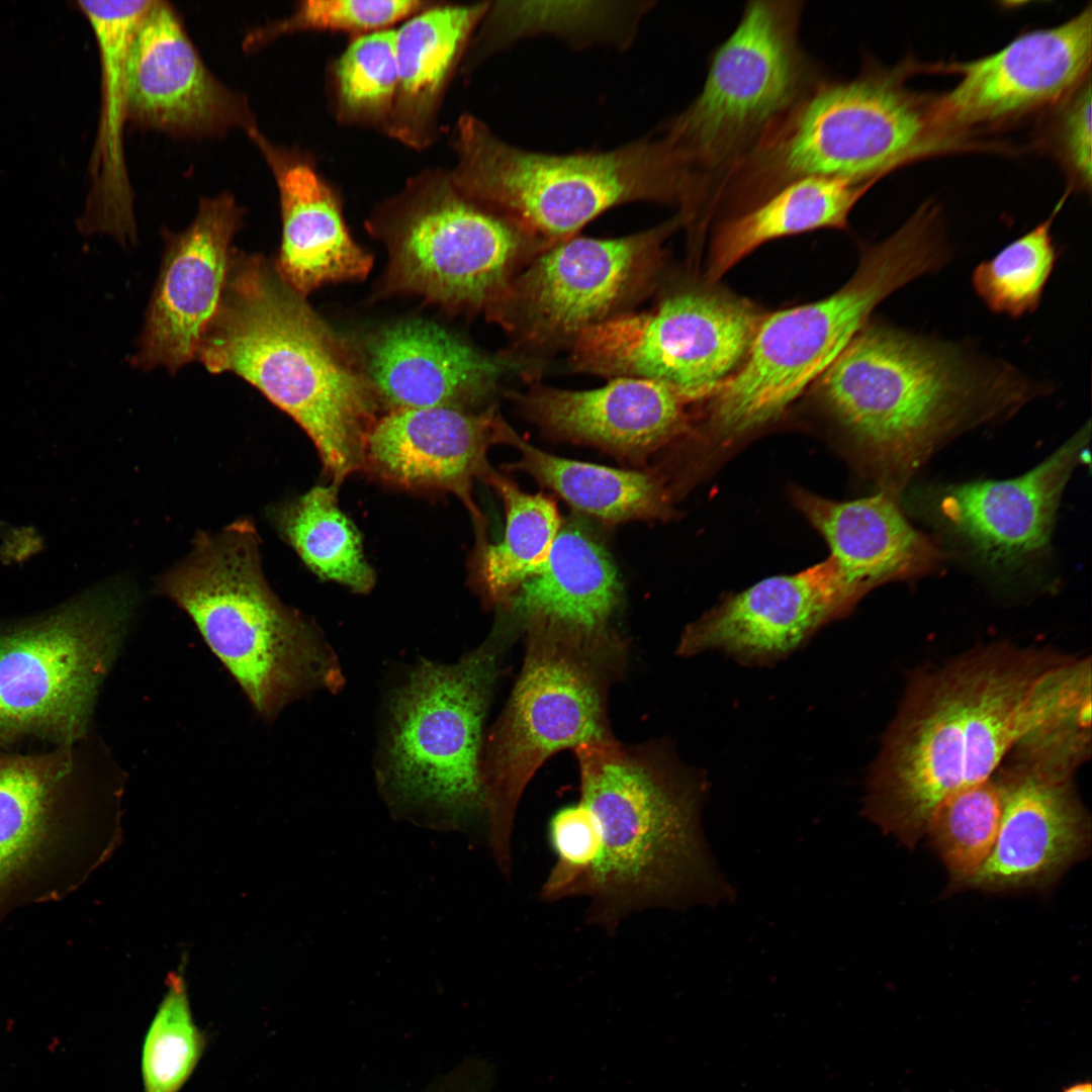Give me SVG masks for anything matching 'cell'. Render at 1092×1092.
<instances>
[{
    "mask_svg": "<svg viewBox=\"0 0 1092 1092\" xmlns=\"http://www.w3.org/2000/svg\"><path fill=\"white\" fill-rule=\"evenodd\" d=\"M234 373L304 430L339 486L362 469L378 397L344 343L258 254L233 251L197 358Z\"/></svg>",
    "mask_w": 1092,
    "mask_h": 1092,
    "instance_id": "cell-4",
    "label": "cell"
},
{
    "mask_svg": "<svg viewBox=\"0 0 1092 1092\" xmlns=\"http://www.w3.org/2000/svg\"><path fill=\"white\" fill-rule=\"evenodd\" d=\"M1003 810L1000 784L993 775L944 800L926 832L957 886L965 885L989 857Z\"/></svg>",
    "mask_w": 1092,
    "mask_h": 1092,
    "instance_id": "cell-36",
    "label": "cell"
},
{
    "mask_svg": "<svg viewBox=\"0 0 1092 1092\" xmlns=\"http://www.w3.org/2000/svg\"><path fill=\"white\" fill-rule=\"evenodd\" d=\"M339 486H314L272 510L271 518L303 562L323 579L365 594L375 573L367 562L359 532L338 503Z\"/></svg>",
    "mask_w": 1092,
    "mask_h": 1092,
    "instance_id": "cell-34",
    "label": "cell"
},
{
    "mask_svg": "<svg viewBox=\"0 0 1092 1092\" xmlns=\"http://www.w3.org/2000/svg\"><path fill=\"white\" fill-rule=\"evenodd\" d=\"M801 1H749L713 53L700 94L661 129L685 186L680 213L703 224L733 172L825 75L801 47Z\"/></svg>",
    "mask_w": 1092,
    "mask_h": 1092,
    "instance_id": "cell-7",
    "label": "cell"
},
{
    "mask_svg": "<svg viewBox=\"0 0 1092 1092\" xmlns=\"http://www.w3.org/2000/svg\"><path fill=\"white\" fill-rule=\"evenodd\" d=\"M851 608L830 556L803 571L765 578L725 599L687 626L677 654L718 650L745 665H769Z\"/></svg>",
    "mask_w": 1092,
    "mask_h": 1092,
    "instance_id": "cell-20",
    "label": "cell"
},
{
    "mask_svg": "<svg viewBox=\"0 0 1092 1092\" xmlns=\"http://www.w3.org/2000/svg\"><path fill=\"white\" fill-rule=\"evenodd\" d=\"M127 121L178 138L256 128L243 95L206 67L178 13L152 1L131 41L126 66Z\"/></svg>",
    "mask_w": 1092,
    "mask_h": 1092,
    "instance_id": "cell-18",
    "label": "cell"
},
{
    "mask_svg": "<svg viewBox=\"0 0 1092 1092\" xmlns=\"http://www.w3.org/2000/svg\"><path fill=\"white\" fill-rule=\"evenodd\" d=\"M580 802L602 849L579 896L586 921L608 932L649 909L713 906L734 897L700 823L706 782L661 744L615 738L574 749Z\"/></svg>",
    "mask_w": 1092,
    "mask_h": 1092,
    "instance_id": "cell-3",
    "label": "cell"
},
{
    "mask_svg": "<svg viewBox=\"0 0 1092 1092\" xmlns=\"http://www.w3.org/2000/svg\"><path fill=\"white\" fill-rule=\"evenodd\" d=\"M793 497L830 546L852 607L873 587L928 573L941 561L940 549L907 522L892 493L836 502L796 489Z\"/></svg>",
    "mask_w": 1092,
    "mask_h": 1092,
    "instance_id": "cell-27",
    "label": "cell"
},
{
    "mask_svg": "<svg viewBox=\"0 0 1092 1092\" xmlns=\"http://www.w3.org/2000/svg\"><path fill=\"white\" fill-rule=\"evenodd\" d=\"M499 2L489 5L503 41L536 34H553L572 42L630 43L647 2Z\"/></svg>",
    "mask_w": 1092,
    "mask_h": 1092,
    "instance_id": "cell-35",
    "label": "cell"
},
{
    "mask_svg": "<svg viewBox=\"0 0 1092 1092\" xmlns=\"http://www.w3.org/2000/svg\"><path fill=\"white\" fill-rule=\"evenodd\" d=\"M527 633L523 667L483 742L481 779L489 817L488 850L513 866L512 835L521 797L553 754L614 739L608 692L623 670L625 646L614 630H583L540 619Z\"/></svg>",
    "mask_w": 1092,
    "mask_h": 1092,
    "instance_id": "cell-8",
    "label": "cell"
},
{
    "mask_svg": "<svg viewBox=\"0 0 1092 1092\" xmlns=\"http://www.w3.org/2000/svg\"><path fill=\"white\" fill-rule=\"evenodd\" d=\"M819 380L825 404L894 495L949 438L1037 392L1009 364L882 324H867Z\"/></svg>",
    "mask_w": 1092,
    "mask_h": 1092,
    "instance_id": "cell-2",
    "label": "cell"
},
{
    "mask_svg": "<svg viewBox=\"0 0 1092 1092\" xmlns=\"http://www.w3.org/2000/svg\"><path fill=\"white\" fill-rule=\"evenodd\" d=\"M416 0H306L286 18L252 31L244 41L247 50L258 49L286 33L324 30L354 32L359 35L388 29L390 25L424 9Z\"/></svg>",
    "mask_w": 1092,
    "mask_h": 1092,
    "instance_id": "cell-40",
    "label": "cell"
},
{
    "mask_svg": "<svg viewBox=\"0 0 1092 1092\" xmlns=\"http://www.w3.org/2000/svg\"><path fill=\"white\" fill-rule=\"evenodd\" d=\"M1057 211L973 271V288L993 312L1020 317L1038 307L1059 256L1051 233Z\"/></svg>",
    "mask_w": 1092,
    "mask_h": 1092,
    "instance_id": "cell-37",
    "label": "cell"
},
{
    "mask_svg": "<svg viewBox=\"0 0 1092 1092\" xmlns=\"http://www.w3.org/2000/svg\"><path fill=\"white\" fill-rule=\"evenodd\" d=\"M679 214L615 239L571 238L544 250L520 275L492 320L523 344L550 347L623 313L652 283Z\"/></svg>",
    "mask_w": 1092,
    "mask_h": 1092,
    "instance_id": "cell-16",
    "label": "cell"
},
{
    "mask_svg": "<svg viewBox=\"0 0 1092 1092\" xmlns=\"http://www.w3.org/2000/svg\"><path fill=\"white\" fill-rule=\"evenodd\" d=\"M518 631L502 616L487 639L456 662L422 659L392 690L376 780L395 817L458 830L488 846L483 724Z\"/></svg>",
    "mask_w": 1092,
    "mask_h": 1092,
    "instance_id": "cell-5",
    "label": "cell"
},
{
    "mask_svg": "<svg viewBox=\"0 0 1092 1092\" xmlns=\"http://www.w3.org/2000/svg\"><path fill=\"white\" fill-rule=\"evenodd\" d=\"M763 316L750 303L686 291L640 313H621L571 343L573 370L665 383L690 403L713 396L744 361Z\"/></svg>",
    "mask_w": 1092,
    "mask_h": 1092,
    "instance_id": "cell-15",
    "label": "cell"
},
{
    "mask_svg": "<svg viewBox=\"0 0 1092 1092\" xmlns=\"http://www.w3.org/2000/svg\"><path fill=\"white\" fill-rule=\"evenodd\" d=\"M512 396L547 436L596 446L637 465L688 429L690 402L651 379L616 377L588 390L536 386Z\"/></svg>",
    "mask_w": 1092,
    "mask_h": 1092,
    "instance_id": "cell-24",
    "label": "cell"
},
{
    "mask_svg": "<svg viewBox=\"0 0 1092 1092\" xmlns=\"http://www.w3.org/2000/svg\"><path fill=\"white\" fill-rule=\"evenodd\" d=\"M1060 147L1071 172L1085 186L1091 183V86L1078 88L1061 120Z\"/></svg>",
    "mask_w": 1092,
    "mask_h": 1092,
    "instance_id": "cell-42",
    "label": "cell"
},
{
    "mask_svg": "<svg viewBox=\"0 0 1092 1092\" xmlns=\"http://www.w3.org/2000/svg\"><path fill=\"white\" fill-rule=\"evenodd\" d=\"M339 102L352 117L388 120L397 87L395 30L358 35L335 67Z\"/></svg>",
    "mask_w": 1092,
    "mask_h": 1092,
    "instance_id": "cell-39",
    "label": "cell"
},
{
    "mask_svg": "<svg viewBox=\"0 0 1092 1092\" xmlns=\"http://www.w3.org/2000/svg\"><path fill=\"white\" fill-rule=\"evenodd\" d=\"M387 247L384 290L491 317L524 251L545 248L463 193L451 177L418 178L371 219Z\"/></svg>",
    "mask_w": 1092,
    "mask_h": 1092,
    "instance_id": "cell-12",
    "label": "cell"
},
{
    "mask_svg": "<svg viewBox=\"0 0 1092 1092\" xmlns=\"http://www.w3.org/2000/svg\"><path fill=\"white\" fill-rule=\"evenodd\" d=\"M873 184L835 178L790 183L759 203L726 217L714 236L707 278L716 282L761 245L819 229H843Z\"/></svg>",
    "mask_w": 1092,
    "mask_h": 1092,
    "instance_id": "cell-30",
    "label": "cell"
},
{
    "mask_svg": "<svg viewBox=\"0 0 1092 1092\" xmlns=\"http://www.w3.org/2000/svg\"><path fill=\"white\" fill-rule=\"evenodd\" d=\"M247 134L278 188L282 240L274 268L282 281L305 297L325 284L365 279L373 257L353 240L338 197L314 166L274 146L257 127Z\"/></svg>",
    "mask_w": 1092,
    "mask_h": 1092,
    "instance_id": "cell-26",
    "label": "cell"
},
{
    "mask_svg": "<svg viewBox=\"0 0 1092 1092\" xmlns=\"http://www.w3.org/2000/svg\"><path fill=\"white\" fill-rule=\"evenodd\" d=\"M193 621L256 713L274 720L312 692H337L344 677L322 632L270 588L250 519L196 534L190 553L157 581Z\"/></svg>",
    "mask_w": 1092,
    "mask_h": 1092,
    "instance_id": "cell-6",
    "label": "cell"
},
{
    "mask_svg": "<svg viewBox=\"0 0 1092 1092\" xmlns=\"http://www.w3.org/2000/svg\"><path fill=\"white\" fill-rule=\"evenodd\" d=\"M152 0L78 1L99 50L102 111L92 160L94 186L89 201L108 213L132 208L123 160L122 132L127 122L126 66L134 32Z\"/></svg>",
    "mask_w": 1092,
    "mask_h": 1092,
    "instance_id": "cell-31",
    "label": "cell"
},
{
    "mask_svg": "<svg viewBox=\"0 0 1092 1092\" xmlns=\"http://www.w3.org/2000/svg\"><path fill=\"white\" fill-rule=\"evenodd\" d=\"M623 586L604 545L584 527H561L546 565L500 607L519 627L540 619L583 630L610 629ZM521 629V628H520Z\"/></svg>",
    "mask_w": 1092,
    "mask_h": 1092,
    "instance_id": "cell-28",
    "label": "cell"
},
{
    "mask_svg": "<svg viewBox=\"0 0 1092 1092\" xmlns=\"http://www.w3.org/2000/svg\"><path fill=\"white\" fill-rule=\"evenodd\" d=\"M500 444L520 452L509 470L523 471L570 506L609 524L664 519L670 499L655 474L558 457L532 446L507 423Z\"/></svg>",
    "mask_w": 1092,
    "mask_h": 1092,
    "instance_id": "cell-32",
    "label": "cell"
},
{
    "mask_svg": "<svg viewBox=\"0 0 1092 1092\" xmlns=\"http://www.w3.org/2000/svg\"><path fill=\"white\" fill-rule=\"evenodd\" d=\"M483 480L503 499L506 527L500 542L477 550V584L486 603L503 607L546 565L562 522L556 504L543 493H527L492 468Z\"/></svg>",
    "mask_w": 1092,
    "mask_h": 1092,
    "instance_id": "cell-33",
    "label": "cell"
},
{
    "mask_svg": "<svg viewBox=\"0 0 1092 1092\" xmlns=\"http://www.w3.org/2000/svg\"><path fill=\"white\" fill-rule=\"evenodd\" d=\"M519 363L485 355L446 329L422 320L375 334L365 373L390 410L454 407L483 401Z\"/></svg>",
    "mask_w": 1092,
    "mask_h": 1092,
    "instance_id": "cell-25",
    "label": "cell"
},
{
    "mask_svg": "<svg viewBox=\"0 0 1092 1092\" xmlns=\"http://www.w3.org/2000/svg\"><path fill=\"white\" fill-rule=\"evenodd\" d=\"M548 840L555 862L542 885L540 898L553 902L578 897L601 854L596 817L581 802L559 809L549 821Z\"/></svg>",
    "mask_w": 1092,
    "mask_h": 1092,
    "instance_id": "cell-41",
    "label": "cell"
},
{
    "mask_svg": "<svg viewBox=\"0 0 1092 1092\" xmlns=\"http://www.w3.org/2000/svg\"><path fill=\"white\" fill-rule=\"evenodd\" d=\"M491 1082L475 1065L459 1061L413 1092H491Z\"/></svg>",
    "mask_w": 1092,
    "mask_h": 1092,
    "instance_id": "cell-43",
    "label": "cell"
},
{
    "mask_svg": "<svg viewBox=\"0 0 1092 1092\" xmlns=\"http://www.w3.org/2000/svg\"><path fill=\"white\" fill-rule=\"evenodd\" d=\"M135 602L111 582L0 633V741L38 734L71 747L83 735Z\"/></svg>",
    "mask_w": 1092,
    "mask_h": 1092,
    "instance_id": "cell-13",
    "label": "cell"
},
{
    "mask_svg": "<svg viewBox=\"0 0 1092 1092\" xmlns=\"http://www.w3.org/2000/svg\"><path fill=\"white\" fill-rule=\"evenodd\" d=\"M1003 810L994 847L965 884L987 890L1043 887L1080 857L1089 821L1073 774L1007 754L995 771Z\"/></svg>",
    "mask_w": 1092,
    "mask_h": 1092,
    "instance_id": "cell-19",
    "label": "cell"
},
{
    "mask_svg": "<svg viewBox=\"0 0 1092 1092\" xmlns=\"http://www.w3.org/2000/svg\"><path fill=\"white\" fill-rule=\"evenodd\" d=\"M196 1024L184 981L171 976L168 991L144 1036L141 1075L144 1092H180L207 1046Z\"/></svg>",
    "mask_w": 1092,
    "mask_h": 1092,
    "instance_id": "cell-38",
    "label": "cell"
},
{
    "mask_svg": "<svg viewBox=\"0 0 1092 1092\" xmlns=\"http://www.w3.org/2000/svg\"><path fill=\"white\" fill-rule=\"evenodd\" d=\"M1070 658L1000 643L913 676L871 770L866 815L913 847L944 800L991 778L1044 718Z\"/></svg>",
    "mask_w": 1092,
    "mask_h": 1092,
    "instance_id": "cell-1",
    "label": "cell"
},
{
    "mask_svg": "<svg viewBox=\"0 0 1092 1092\" xmlns=\"http://www.w3.org/2000/svg\"><path fill=\"white\" fill-rule=\"evenodd\" d=\"M930 114L897 72L869 67L851 80L818 81L767 131L723 186L715 212L727 217L798 180L873 184L931 151Z\"/></svg>",
    "mask_w": 1092,
    "mask_h": 1092,
    "instance_id": "cell-11",
    "label": "cell"
},
{
    "mask_svg": "<svg viewBox=\"0 0 1092 1092\" xmlns=\"http://www.w3.org/2000/svg\"><path fill=\"white\" fill-rule=\"evenodd\" d=\"M1091 43L1088 7L1063 24L1024 33L993 55L959 65L961 79L941 99L938 123L990 124L1059 102L1083 84Z\"/></svg>",
    "mask_w": 1092,
    "mask_h": 1092,
    "instance_id": "cell-21",
    "label": "cell"
},
{
    "mask_svg": "<svg viewBox=\"0 0 1092 1092\" xmlns=\"http://www.w3.org/2000/svg\"><path fill=\"white\" fill-rule=\"evenodd\" d=\"M116 836L115 819L78 778L70 747L0 753V926L20 908L73 894Z\"/></svg>",
    "mask_w": 1092,
    "mask_h": 1092,
    "instance_id": "cell-14",
    "label": "cell"
},
{
    "mask_svg": "<svg viewBox=\"0 0 1092 1092\" xmlns=\"http://www.w3.org/2000/svg\"><path fill=\"white\" fill-rule=\"evenodd\" d=\"M949 255L937 211L922 208L867 249L852 277L830 296L763 316L744 361L712 396L713 429L728 440L777 419L820 378L878 304L938 271Z\"/></svg>",
    "mask_w": 1092,
    "mask_h": 1092,
    "instance_id": "cell-9",
    "label": "cell"
},
{
    "mask_svg": "<svg viewBox=\"0 0 1092 1092\" xmlns=\"http://www.w3.org/2000/svg\"><path fill=\"white\" fill-rule=\"evenodd\" d=\"M490 3L424 8L395 30L397 87L388 130L412 147L432 139L446 84Z\"/></svg>",
    "mask_w": 1092,
    "mask_h": 1092,
    "instance_id": "cell-29",
    "label": "cell"
},
{
    "mask_svg": "<svg viewBox=\"0 0 1092 1092\" xmlns=\"http://www.w3.org/2000/svg\"><path fill=\"white\" fill-rule=\"evenodd\" d=\"M455 146L454 184L546 249L614 206L646 201L680 207L684 200L679 171L660 131L610 151L551 154L511 145L464 115Z\"/></svg>",
    "mask_w": 1092,
    "mask_h": 1092,
    "instance_id": "cell-10",
    "label": "cell"
},
{
    "mask_svg": "<svg viewBox=\"0 0 1092 1092\" xmlns=\"http://www.w3.org/2000/svg\"><path fill=\"white\" fill-rule=\"evenodd\" d=\"M506 423L494 406L477 414L454 407L390 410L367 436L362 469L403 489L456 494L477 525L481 546L484 524L472 485L491 469L487 451L499 444Z\"/></svg>",
    "mask_w": 1092,
    "mask_h": 1092,
    "instance_id": "cell-22",
    "label": "cell"
},
{
    "mask_svg": "<svg viewBox=\"0 0 1092 1092\" xmlns=\"http://www.w3.org/2000/svg\"><path fill=\"white\" fill-rule=\"evenodd\" d=\"M1066 1092H1091V1085L1089 1083L1080 1084V1085L1071 1087Z\"/></svg>",
    "mask_w": 1092,
    "mask_h": 1092,
    "instance_id": "cell-44",
    "label": "cell"
},
{
    "mask_svg": "<svg viewBox=\"0 0 1092 1092\" xmlns=\"http://www.w3.org/2000/svg\"><path fill=\"white\" fill-rule=\"evenodd\" d=\"M1090 436L1081 429L1044 461L1007 480L951 485L933 507L940 525L988 564L1014 566L1050 541L1062 492Z\"/></svg>",
    "mask_w": 1092,
    "mask_h": 1092,
    "instance_id": "cell-23",
    "label": "cell"
},
{
    "mask_svg": "<svg viewBox=\"0 0 1092 1092\" xmlns=\"http://www.w3.org/2000/svg\"><path fill=\"white\" fill-rule=\"evenodd\" d=\"M243 208L230 193L203 198L192 222L165 235L161 269L131 364L175 373L197 358L226 284Z\"/></svg>",
    "mask_w": 1092,
    "mask_h": 1092,
    "instance_id": "cell-17",
    "label": "cell"
}]
</instances>
